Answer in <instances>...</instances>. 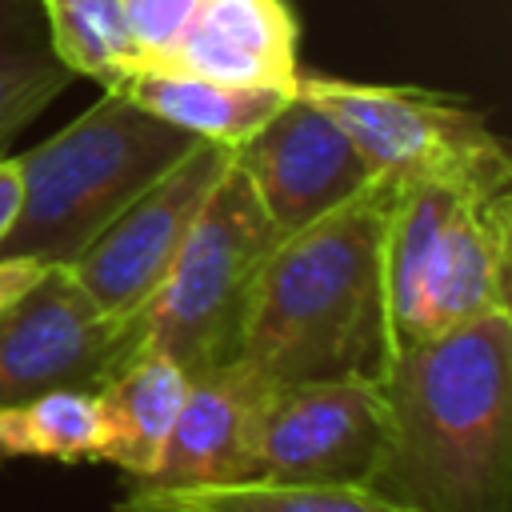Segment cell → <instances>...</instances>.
Returning <instances> with one entry per match:
<instances>
[{
    "mask_svg": "<svg viewBox=\"0 0 512 512\" xmlns=\"http://www.w3.org/2000/svg\"><path fill=\"white\" fill-rule=\"evenodd\" d=\"M232 160L248 176L280 236L340 208L376 180L348 132L300 92H292L248 140H240Z\"/></svg>",
    "mask_w": 512,
    "mask_h": 512,
    "instance_id": "cell-9",
    "label": "cell"
},
{
    "mask_svg": "<svg viewBox=\"0 0 512 512\" xmlns=\"http://www.w3.org/2000/svg\"><path fill=\"white\" fill-rule=\"evenodd\" d=\"M120 512H404L368 484L340 480H272L232 484H132Z\"/></svg>",
    "mask_w": 512,
    "mask_h": 512,
    "instance_id": "cell-15",
    "label": "cell"
},
{
    "mask_svg": "<svg viewBox=\"0 0 512 512\" xmlns=\"http://www.w3.org/2000/svg\"><path fill=\"white\" fill-rule=\"evenodd\" d=\"M260 396L264 380L240 360L192 372L156 472L132 484H232L256 476L252 432Z\"/></svg>",
    "mask_w": 512,
    "mask_h": 512,
    "instance_id": "cell-11",
    "label": "cell"
},
{
    "mask_svg": "<svg viewBox=\"0 0 512 512\" xmlns=\"http://www.w3.org/2000/svg\"><path fill=\"white\" fill-rule=\"evenodd\" d=\"M232 164V144L196 140L152 188H144L72 264L68 272L92 304L128 320L160 288L204 196Z\"/></svg>",
    "mask_w": 512,
    "mask_h": 512,
    "instance_id": "cell-7",
    "label": "cell"
},
{
    "mask_svg": "<svg viewBox=\"0 0 512 512\" xmlns=\"http://www.w3.org/2000/svg\"><path fill=\"white\" fill-rule=\"evenodd\" d=\"M508 264H512V188L456 196L424 260L408 340L464 324L484 312L512 308Z\"/></svg>",
    "mask_w": 512,
    "mask_h": 512,
    "instance_id": "cell-10",
    "label": "cell"
},
{
    "mask_svg": "<svg viewBox=\"0 0 512 512\" xmlns=\"http://www.w3.org/2000/svg\"><path fill=\"white\" fill-rule=\"evenodd\" d=\"M384 436L380 380L320 376L264 384L252 432L256 476L364 484Z\"/></svg>",
    "mask_w": 512,
    "mask_h": 512,
    "instance_id": "cell-8",
    "label": "cell"
},
{
    "mask_svg": "<svg viewBox=\"0 0 512 512\" xmlns=\"http://www.w3.org/2000/svg\"><path fill=\"white\" fill-rule=\"evenodd\" d=\"M276 240L280 232L232 160L204 196L160 288L124 320L128 344L172 356L184 376L236 360L248 292Z\"/></svg>",
    "mask_w": 512,
    "mask_h": 512,
    "instance_id": "cell-4",
    "label": "cell"
},
{
    "mask_svg": "<svg viewBox=\"0 0 512 512\" xmlns=\"http://www.w3.org/2000/svg\"><path fill=\"white\" fill-rule=\"evenodd\" d=\"M192 144L196 136L104 88L56 136L16 156L20 204L0 240V260L72 264Z\"/></svg>",
    "mask_w": 512,
    "mask_h": 512,
    "instance_id": "cell-3",
    "label": "cell"
},
{
    "mask_svg": "<svg viewBox=\"0 0 512 512\" xmlns=\"http://www.w3.org/2000/svg\"><path fill=\"white\" fill-rule=\"evenodd\" d=\"M16 204H20V168L16 156H0V240L16 216Z\"/></svg>",
    "mask_w": 512,
    "mask_h": 512,
    "instance_id": "cell-20",
    "label": "cell"
},
{
    "mask_svg": "<svg viewBox=\"0 0 512 512\" xmlns=\"http://www.w3.org/2000/svg\"><path fill=\"white\" fill-rule=\"evenodd\" d=\"M384 436L368 488L404 512H508L512 308L400 344L380 372Z\"/></svg>",
    "mask_w": 512,
    "mask_h": 512,
    "instance_id": "cell-1",
    "label": "cell"
},
{
    "mask_svg": "<svg viewBox=\"0 0 512 512\" xmlns=\"http://www.w3.org/2000/svg\"><path fill=\"white\" fill-rule=\"evenodd\" d=\"M132 352L124 320L100 312L68 264H48L0 308V408L56 388H100Z\"/></svg>",
    "mask_w": 512,
    "mask_h": 512,
    "instance_id": "cell-6",
    "label": "cell"
},
{
    "mask_svg": "<svg viewBox=\"0 0 512 512\" xmlns=\"http://www.w3.org/2000/svg\"><path fill=\"white\" fill-rule=\"evenodd\" d=\"M200 0H124L128 32L136 44V64H164Z\"/></svg>",
    "mask_w": 512,
    "mask_h": 512,
    "instance_id": "cell-19",
    "label": "cell"
},
{
    "mask_svg": "<svg viewBox=\"0 0 512 512\" xmlns=\"http://www.w3.org/2000/svg\"><path fill=\"white\" fill-rule=\"evenodd\" d=\"M108 428L104 408L92 388H56L24 404L0 408V460L40 456V460H104Z\"/></svg>",
    "mask_w": 512,
    "mask_h": 512,
    "instance_id": "cell-17",
    "label": "cell"
},
{
    "mask_svg": "<svg viewBox=\"0 0 512 512\" xmlns=\"http://www.w3.org/2000/svg\"><path fill=\"white\" fill-rule=\"evenodd\" d=\"M184 384L188 376L172 356L156 348H132L96 388L108 428L104 460L132 480H148L164 456L172 420L184 400Z\"/></svg>",
    "mask_w": 512,
    "mask_h": 512,
    "instance_id": "cell-14",
    "label": "cell"
},
{
    "mask_svg": "<svg viewBox=\"0 0 512 512\" xmlns=\"http://www.w3.org/2000/svg\"><path fill=\"white\" fill-rule=\"evenodd\" d=\"M112 92L128 96L144 112L196 140H216L232 148L248 140L292 96L288 88L212 80L176 64H136L112 84Z\"/></svg>",
    "mask_w": 512,
    "mask_h": 512,
    "instance_id": "cell-13",
    "label": "cell"
},
{
    "mask_svg": "<svg viewBox=\"0 0 512 512\" xmlns=\"http://www.w3.org/2000/svg\"><path fill=\"white\" fill-rule=\"evenodd\" d=\"M72 80V68L52 52L40 0H0V148Z\"/></svg>",
    "mask_w": 512,
    "mask_h": 512,
    "instance_id": "cell-16",
    "label": "cell"
},
{
    "mask_svg": "<svg viewBox=\"0 0 512 512\" xmlns=\"http://www.w3.org/2000/svg\"><path fill=\"white\" fill-rule=\"evenodd\" d=\"M52 52L100 88H112L136 68V44L128 32L124 0H40Z\"/></svg>",
    "mask_w": 512,
    "mask_h": 512,
    "instance_id": "cell-18",
    "label": "cell"
},
{
    "mask_svg": "<svg viewBox=\"0 0 512 512\" xmlns=\"http://www.w3.org/2000/svg\"><path fill=\"white\" fill-rule=\"evenodd\" d=\"M396 180L376 176L340 208L280 236L252 280L236 360L264 384L368 376L392 360L384 232Z\"/></svg>",
    "mask_w": 512,
    "mask_h": 512,
    "instance_id": "cell-2",
    "label": "cell"
},
{
    "mask_svg": "<svg viewBox=\"0 0 512 512\" xmlns=\"http://www.w3.org/2000/svg\"><path fill=\"white\" fill-rule=\"evenodd\" d=\"M296 92L320 104L360 148L376 176L396 184H448L460 192L512 188V156L472 104L400 88L300 72Z\"/></svg>",
    "mask_w": 512,
    "mask_h": 512,
    "instance_id": "cell-5",
    "label": "cell"
},
{
    "mask_svg": "<svg viewBox=\"0 0 512 512\" xmlns=\"http://www.w3.org/2000/svg\"><path fill=\"white\" fill-rule=\"evenodd\" d=\"M36 276H40V264H28V260H0V308H4L8 300H16Z\"/></svg>",
    "mask_w": 512,
    "mask_h": 512,
    "instance_id": "cell-21",
    "label": "cell"
},
{
    "mask_svg": "<svg viewBox=\"0 0 512 512\" xmlns=\"http://www.w3.org/2000/svg\"><path fill=\"white\" fill-rule=\"evenodd\" d=\"M296 44V16L284 0H200L164 64L212 80L296 92Z\"/></svg>",
    "mask_w": 512,
    "mask_h": 512,
    "instance_id": "cell-12",
    "label": "cell"
}]
</instances>
